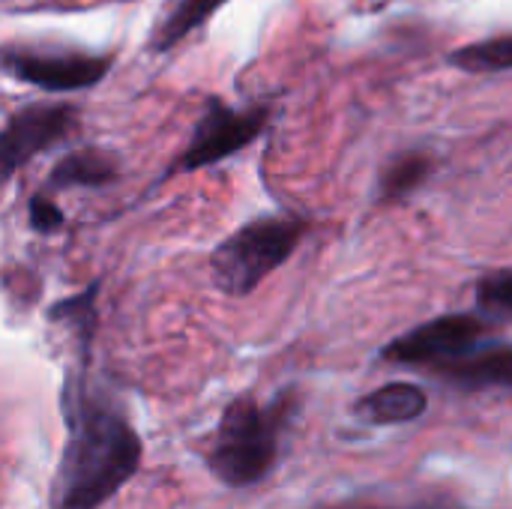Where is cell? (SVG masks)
<instances>
[{"label":"cell","mask_w":512,"mask_h":509,"mask_svg":"<svg viewBox=\"0 0 512 509\" xmlns=\"http://www.w3.org/2000/svg\"><path fill=\"white\" fill-rule=\"evenodd\" d=\"M66 444L48 489L51 509L105 507L138 471L144 444L126 414L105 399L84 372L63 384Z\"/></svg>","instance_id":"6da1fadb"},{"label":"cell","mask_w":512,"mask_h":509,"mask_svg":"<svg viewBox=\"0 0 512 509\" xmlns=\"http://www.w3.org/2000/svg\"><path fill=\"white\" fill-rule=\"evenodd\" d=\"M300 399L294 390H282L273 402L261 405L252 396H237L219 420L210 471L228 489H249L261 483L282 450V435L294 423Z\"/></svg>","instance_id":"7a4b0ae2"},{"label":"cell","mask_w":512,"mask_h":509,"mask_svg":"<svg viewBox=\"0 0 512 509\" xmlns=\"http://www.w3.org/2000/svg\"><path fill=\"white\" fill-rule=\"evenodd\" d=\"M306 231L309 219L294 213H270L240 225L210 255L216 288L231 297H249L297 252Z\"/></svg>","instance_id":"3957f363"},{"label":"cell","mask_w":512,"mask_h":509,"mask_svg":"<svg viewBox=\"0 0 512 509\" xmlns=\"http://www.w3.org/2000/svg\"><path fill=\"white\" fill-rule=\"evenodd\" d=\"M270 123V105L258 102L252 108H231L219 96H210L201 108V117L192 129V138L186 150L177 156V162L162 174V180L186 171H201L207 165H216L243 147H249Z\"/></svg>","instance_id":"277c9868"},{"label":"cell","mask_w":512,"mask_h":509,"mask_svg":"<svg viewBox=\"0 0 512 509\" xmlns=\"http://www.w3.org/2000/svg\"><path fill=\"white\" fill-rule=\"evenodd\" d=\"M486 336H489V327L483 315H468V312L441 315L393 339L387 348H381V357L396 366L432 369L438 375L456 360L477 351L483 342H489Z\"/></svg>","instance_id":"5b68a950"},{"label":"cell","mask_w":512,"mask_h":509,"mask_svg":"<svg viewBox=\"0 0 512 509\" xmlns=\"http://www.w3.org/2000/svg\"><path fill=\"white\" fill-rule=\"evenodd\" d=\"M3 72L15 81L48 93H75L99 84L111 66V54H87L75 48H36V45H6Z\"/></svg>","instance_id":"8992f818"},{"label":"cell","mask_w":512,"mask_h":509,"mask_svg":"<svg viewBox=\"0 0 512 509\" xmlns=\"http://www.w3.org/2000/svg\"><path fill=\"white\" fill-rule=\"evenodd\" d=\"M78 129V108L69 102H33L6 117L0 135V171L9 180L42 150L66 141Z\"/></svg>","instance_id":"52a82bcc"},{"label":"cell","mask_w":512,"mask_h":509,"mask_svg":"<svg viewBox=\"0 0 512 509\" xmlns=\"http://www.w3.org/2000/svg\"><path fill=\"white\" fill-rule=\"evenodd\" d=\"M438 378H444L447 384L468 390V393L492 390V387L512 390V345L483 342L477 351H471L468 357H462L453 366H447L444 372H438Z\"/></svg>","instance_id":"ba28073f"},{"label":"cell","mask_w":512,"mask_h":509,"mask_svg":"<svg viewBox=\"0 0 512 509\" xmlns=\"http://www.w3.org/2000/svg\"><path fill=\"white\" fill-rule=\"evenodd\" d=\"M120 177L117 156L99 147H81L66 153L48 174L45 192H63V189H102L111 186Z\"/></svg>","instance_id":"9c48e42d"},{"label":"cell","mask_w":512,"mask_h":509,"mask_svg":"<svg viewBox=\"0 0 512 509\" xmlns=\"http://www.w3.org/2000/svg\"><path fill=\"white\" fill-rule=\"evenodd\" d=\"M363 420L375 426H396V423H414L429 411V396L423 387L408 381H393L369 396H363L354 408Z\"/></svg>","instance_id":"30bf717a"},{"label":"cell","mask_w":512,"mask_h":509,"mask_svg":"<svg viewBox=\"0 0 512 509\" xmlns=\"http://www.w3.org/2000/svg\"><path fill=\"white\" fill-rule=\"evenodd\" d=\"M432 156L429 153H420V150H408V153H399L396 159H390L384 168H381V177H378V186H375V198L381 204H393V201H402L408 195H414L432 174Z\"/></svg>","instance_id":"8fae6325"},{"label":"cell","mask_w":512,"mask_h":509,"mask_svg":"<svg viewBox=\"0 0 512 509\" xmlns=\"http://www.w3.org/2000/svg\"><path fill=\"white\" fill-rule=\"evenodd\" d=\"M228 0H177L171 12H165L153 30L150 48L153 51H168L177 42H183L192 30H198L216 9H222Z\"/></svg>","instance_id":"7c38bea8"},{"label":"cell","mask_w":512,"mask_h":509,"mask_svg":"<svg viewBox=\"0 0 512 509\" xmlns=\"http://www.w3.org/2000/svg\"><path fill=\"white\" fill-rule=\"evenodd\" d=\"M456 69L471 72V75H492V72H510L512 69V33L468 42L456 48L447 57Z\"/></svg>","instance_id":"4fadbf2b"},{"label":"cell","mask_w":512,"mask_h":509,"mask_svg":"<svg viewBox=\"0 0 512 509\" xmlns=\"http://www.w3.org/2000/svg\"><path fill=\"white\" fill-rule=\"evenodd\" d=\"M96 297H99V282H93L78 297H66V300L54 303L51 312H48L51 321L66 324L78 336L84 357H90V342H93V333H96Z\"/></svg>","instance_id":"5bb4252c"},{"label":"cell","mask_w":512,"mask_h":509,"mask_svg":"<svg viewBox=\"0 0 512 509\" xmlns=\"http://www.w3.org/2000/svg\"><path fill=\"white\" fill-rule=\"evenodd\" d=\"M477 309L489 318H512V270H495L477 282Z\"/></svg>","instance_id":"9a60e30c"},{"label":"cell","mask_w":512,"mask_h":509,"mask_svg":"<svg viewBox=\"0 0 512 509\" xmlns=\"http://www.w3.org/2000/svg\"><path fill=\"white\" fill-rule=\"evenodd\" d=\"M27 222L36 234H51L57 228H63V210L54 204V198L48 192H36L27 201Z\"/></svg>","instance_id":"2e32d148"},{"label":"cell","mask_w":512,"mask_h":509,"mask_svg":"<svg viewBox=\"0 0 512 509\" xmlns=\"http://www.w3.org/2000/svg\"><path fill=\"white\" fill-rule=\"evenodd\" d=\"M327 509H435V507H381V504H360V501H351V504H339V507Z\"/></svg>","instance_id":"e0dca14e"}]
</instances>
